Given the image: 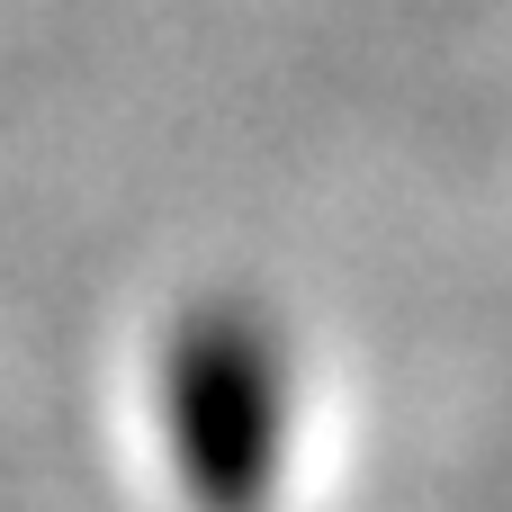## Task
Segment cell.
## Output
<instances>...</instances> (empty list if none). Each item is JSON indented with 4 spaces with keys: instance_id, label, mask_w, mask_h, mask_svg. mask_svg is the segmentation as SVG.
<instances>
[{
    "instance_id": "6da1fadb",
    "label": "cell",
    "mask_w": 512,
    "mask_h": 512,
    "mask_svg": "<svg viewBox=\"0 0 512 512\" xmlns=\"http://www.w3.org/2000/svg\"><path fill=\"white\" fill-rule=\"evenodd\" d=\"M162 414L171 459L198 512H261L279 486V432H288V360L279 333L252 306H198L180 315L162 351Z\"/></svg>"
}]
</instances>
